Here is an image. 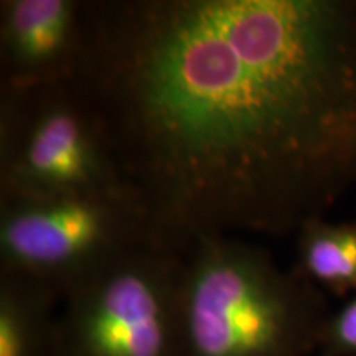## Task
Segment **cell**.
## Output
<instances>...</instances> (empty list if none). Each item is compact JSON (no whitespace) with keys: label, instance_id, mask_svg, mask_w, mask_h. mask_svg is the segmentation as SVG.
Returning <instances> with one entry per match:
<instances>
[{"label":"cell","instance_id":"obj_3","mask_svg":"<svg viewBox=\"0 0 356 356\" xmlns=\"http://www.w3.org/2000/svg\"><path fill=\"white\" fill-rule=\"evenodd\" d=\"M132 198L91 109L71 86H0V197Z\"/></svg>","mask_w":356,"mask_h":356},{"label":"cell","instance_id":"obj_7","mask_svg":"<svg viewBox=\"0 0 356 356\" xmlns=\"http://www.w3.org/2000/svg\"><path fill=\"white\" fill-rule=\"evenodd\" d=\"M55 289L17 273H0V356H56Z\"/></svg>","mask_w":356,"mask_h":356},{"label":"cell","instance_id":"obj_5","mask_svg":"<svg viewBox=\"0 0 356 356\" xmlns=\"http://www.w3.org/2000/svg\"><path fill=\"white\" fill-rule=\"evenodd\" d=\"M142 244L154 241L131 198L0 197V273L29 275L55 289L60 297Z\"/></svg>","mask_w":356,"mask_h":356},{"label":"cell","instance_id":"obj_9","mask_svg":"<svg viewBox=\"0 0 356 356\" xmlns=\"http://www.w3.org/2000/svg\"><path fill=\"white\" fill-rule=\"evenodd\" d=\"M317 351L320 356H356V293L328 314Z\"/></svg>","mask_w":356,"mask_h":356},{"label":"cell","instance_id":"obj_1","mask_svg":"<svg viewBox=\"0 0 356 356\" xmlns=\"http://www.w3.org/2000/svg\"><path fill=\"white\" fill-rule=\"evenodd\" d=\"M70 83L180 256L356 190V0H86Z\"/></svg>","mask_w":356,"mask_h":356},{"label":"cell","instance_id":"obj_8","mask_svg":"<svg viewBox=\"0 0 356 356\" xmlns=\"http://www.w3.org/2000/svg\"><path fill=\"white\" fill-rule=\"evenodd\" d=\"M293 273L333 296L356 293V221L315 218L297 231Z\"/></svg>","mask_w":356,"mask_h":356},{"label":"cell","instance_id":"obj_6","mask_svg":"<svg viewBox=\"0 0 356 356\" xmlns=\"http://www.w3.org/2000/svg\"><path fill=\"white\" fill-rule=\"evenodd\" d=\"M83 6L84 0H2V86L71 81L81 53Z\"/></svg>","mask_w":356,"mask_h":356},{"label":"cell","instance_id":"obj_4","mask_svg":"<svg viewBox=\"0 0 356 356\" xmlns=\"http://www.w3.org/2000/svg\"><path fill=\"white\" fill-rule=\"evenodd\" d=\"M184 256L142 244L65 293L56 356H180Z\"/></svg>","mask_w":356,"mask_h":356},{"label":"cell","instance_id":"obj_2","mask_svg":"<svg viewBox=\"0 0 356 356\" xmlns=\"http://www.w3.org/2000/svg\"><path fill=\"white\" fill-rule=\"evenodd\" d=\"M328 314L320 289L256 244L210 236L184 256L180 356H309Z\"/></svg>","mask_w":356,"mask_h":356}]
</instances>
